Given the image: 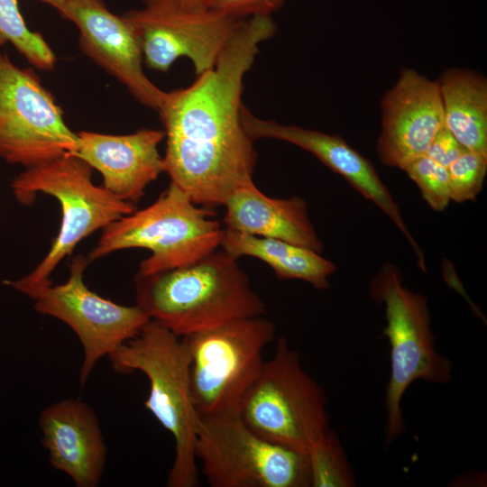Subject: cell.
<instances>
[{
	"label": "cell",
	"mask_w": 487,
	"mask_h": 487,
	"mask_svg": "<svg viewBox=\"0 0 487 487\" xmlns=\"http://www.w3.org/2000/svg\"><path fill=\"white\" fill-rule=\"evenodd\" d=\"M79 31L82 51L122 83L141 104L159 110L166 93L145 75L142 53L130 23L104 0H69L59 12Z\"/></svg>",
	"instance_id": "cell-13"
},
{
	"label": "cell",
	"mask_w": 487,
	"mask_h": 487,
	"mask_svg": "<svg viewBox=\"0 0 487 487\" xmlns=\"http://www.w3.org/2000/svg\"><path fill=\"white\" fill-rule=\"evenodd\" d=\"M465 150L444 125L434 137L425 155L447 168Z\"/></svg>",
	"instance_id": "cell-26"
},
{
	"label": "cell",
	"mask_w": 487,
	"mask_h": 487,
	"mask_svg": "<svg viewBox=\"0 0 487 487\" xmlns=\"http://www.w3.org/2000/svg\"><path fill=\"white\" fill-rule=\"evenodd\" d=\"M6 42L12 43L37 69H51L56 62L55 54L42 35L27 27L18 0H0V44Z\"/></svg>",
	"instance_id": "cell-21"
},
{
	"label": "cell",
	"mask_w": 487,
	"mask_h": 487,
	"mask_svg": "<svg viewBox=\"0 0 487 487\" xmlns=\"http://www.w3.org/2000/svg\"><path fill=\"white\" fill-rule=\"evenodd\" d=\"M239 416L263 438L307 455L332 432L324 390L283 336L245 393Z\"/></svg>",
	"instance_id": "cell-6"
},
{
	"label": "cell",
	"mask_w": 487,
	"mask_h": 487,
	"mask_svg": "<svg viewBox=\"0 0 487 487\" xmlns=\"http://www.w3.org/2000/svg\"><path fill=\"white\" fill-rule=\"evenodd\" d=\"M311 487H349L354 477L336 436L331 432L308 454Z\"/></svg>",
	"instance_id": "cell-22"
},
{
	"label": "cell",
	"mask_w": 487,
	"mask_h": 487,
	"mask_svg": "<svg viewBox=\"0 0 487 487\" xmlns=\"http://www.w3.org/2000/svg\"><path fill=\"white\" fill-rule=\"evenodd\" d=\"M53 7L58 13L64 7L69 0H38Z\"/></svg>",
	"instance_id": "cell-27"
},
{
	"label": "cell",
	"mask_w": 487,
	"mask_h": 487,
	"mask_svg": "<svg viewBox=\"0 0 487 487\" xmlns=\"http://www.w3.org/2000/svg\"><path fill=\"white\" fill-rule=\"evenodd\" d=\"M241 119L245 132L253 141L271 138L292 143L312 153L333 171L341 175L393 221L415 252L419 268L426 271L423 253L406 226L390 190L381 180L371 161L352 148L341 136L297 125L282 124L274 120H263L253 115L244 106L242 107Z\"/></svg>",
	"instance_id": "cell-15"
},
{
	"label": "cell",
	"mask_w": 487,
	"mask_h": 487,
	"mask_svg": "<svg viewBox=\"0 0 487 487\" xmlns=\"http://www.w3.org/2000/svg\"><path fill=\"white\" fill-rule=\"evenodd\" d=\"M195 450L211 487L310 486L308 455L259 436L239 414L198 415Z\"/></svg>",
	"instance_id": "cell-9"
},
{
	"label": "cell",
	"mask_w": 487,
	"mask_h": 487,
	"mask_svg": "<svg viewBox=\"0 0 487 487\" xmlns=\"http://www.w3.org/2000/svg\"><path fill=\"white\" fill-rule=\"evenodd\" d=\"M286 0H204L205 6L236 19L271 16Z\"/></svg>",
	"instance_id": "cell-25"
},
{
	"label": "cell",
	"mask_w": 487,
	"mask_h": 487,
	"mask_svg": "<svg viewBox=\"0 0 487 487\" xmlns=\"http://www.w3.org/2000/svg\"><path fill=\"white\" fill-rule=\"evenodd\" d=\"M38 426L51 465L77 487H97L107 448L94 409L85 401L63 399L42 409Z\"/></svg>",
	"instance_id": "cell-17"
},
{
	"label": "cell",
	"mask_w": 487,
	"mask_h": 487,
	"mask_svg": "<svg viewBox=\"0 0 487 487\" xmlns=\"http://www.w3.org/2000/svg\"><path fill=\"white\" fill-rule=\"evenodd\" d=\"M226 228L283 240L321 253L323 244L313 226L306 201L299 197L274 198L249 180L237 187L225 204Z\"/></svg>",
	"instance_id": "cell-18"
},
{
	"label": "cell",
	"mask_w": 487,
	"mask_h": 487,
	"mask_svg": "<svg viewBox=\"0 0 487 487\" xmlns=\"http://www.w3.org/2000/svg\"><path fill=\"white\" fill-rule=\"evenodd\" d=\"M212 208L198 206L177 185L152 205L111 223L102 231L88 262L115 251L144 248L138 275L149 276L190 264L220 246L223 228Z\"/></svg>",
	"instance_id": "cell-5"
},
{
	"label": "cell",
	"mask_w": 487,
	"mask_h": 487,
	"mask_svg": "<svg viewBox=\"0 0 487 487\" xmlns=\"http://www.w3.org/2000/svg\"><path fill=\"white\" fill-rule=\"evenodd\" d=\"M446 169L451 201L473 200L483 186L487 153L465 150Z\"/></svg>",
	"instance_id": "cell-23"
},
{
	"label": "cell",
	"mask_w": 487,
	"mask_h": 487,
	"mask_svg": "<svg viewBox=\"0 0 487 487\" xmlns=\"http://www.w3.org/2000/svg\"><path fill=\"white\" fill-rule=\"evenodd\" d=\"M179 1L190 6H205L204 0H179Z\"/></svg>",
	"instance_id": "cell-28"
},
{
	"label": "cell",
	"mask_w": 487,
	"mask_h": 487,
	"mask_svg": "<svg viewBox=\"0 0 487 487\" xmlns=\"http://www.w3.org/2000/svg\"><path fill=\"white\" fill-rule=\"evenodd\" d=\"M123 16L132 25L148 67L167 71L177 59L187 57L197 76L215 67L244 20L179 0H142L141 8Z\"/></svg>",
	"instance_id": "cell-11"
},
{
	"label": "cell",
	"mask_w": 487,
	"mask_h": 487,
	"mask_svg": "<svg viewBox=\"0 0 487 487\" xmlns=\"http://www.w3.org/2000/svg\"><path fill=\"white\" fill-rule=\"evenodd\" d=\"M276 326L262 316L233 320L182 336L190 356V385L199 416L239 414L263 364Z\"/></svg>",
	"instance_id": "cell-8"
},
{
	"label": "cell",
	"mask_w": 487,
	"mask_h": 487,
	"mask_svg": "<svg viewBox=\"0 0 487 487\" xmlns=\"http://www.w3.org/2000/svg\"><path fill=\"white\" fill-rule=\"evenodd\" d=\"M444 125L469 151L487 153V80L466 69H446L436 80Z\"/></svg>",
	"instance_id": "cell-19"
},
{
	"label": "cell",
	"mask_w": 487,
	"mask_h": 487,
	"mask_svg": "<svg viewBox=\"0 0 487 487\" xmlns=\"http://www.w3.org/2000/svg\"><path fill=\"white\" fill-rule=\"evenodd\" d=\"M419 188L424 200L436 210H444L450 203L447 169L427 156L421 155L402 169Z\"/></svg>",
	"instance_id": "cell-24"
},
{
	"label": "cell",
	"mask_w": 487,
	"mask_h": 487,
	"mask_svg": "<svg viewBox=\"0 0 487 487\" xmlns=\"http://www.w3.org/2000/svg\"><path fill=\"white\" fill-rule=\"evenodd\" d=\"M92 170L79 158L66 155L28 168L11 181V189L19 203L30 205L37 193H44L57 198L62 215L60 231L44 259L27 275L4 280V284L26 296L51 284V272L81 240L135 211L134 204L95 185Z\"/></svg>",
	"instance_id": "cell-4"
},
{
	"label": "cell",
	"mask_w": 487,
	"mask_h": 487,
	"mask_svg": "<svg viewBox=\"0 0 487 487\" xmlns=\"http://www.w3.org/2000/svg\"><path fill=\"white\" fill-rule=\"evenodd\" d=\"M381 126L377 142L381 161L400 170L424 155L444 127L436 80L413 69H403L381 99Z\"/></svg>",
	"instance_id": "cell-14"
},
{
	"label": "cell",
	"mask_w": 487,
	"mask_h": 487,
	"mask_svg": "<svg viewBox=\"0 0 487 487\" xmlns=\"http://www.w3.org/2000/svg\"><path fill=\"white\" fill-rule=\"evenodd\" d=\"M371 295L385 306L383 335L391 348L385 431L390 445L405 432L400 404L408 388L417 380L448 383L452 363L436 350L426 298L402 285L396 267L386 264L381 269L372 281Z\"/></svg>",
	"instance_id": "cell-7"
},
{
	"label": "cell",
	"mask_w": 487,
	"mask_h": 487,
	"mask_svg": "<svg viewBox=\"0 0 487 487\" xmlns=\"http://www.w3.org/2000/svg\"><path fill=\"white\" fill-rule=\"evenodd\" d=\"M112 369L143 373L150 384L144 407L173 436L175 458L169 487L198 485L196 423L190 385V356L183 337L150 319L138 335L108 354Z\"/></svg>",
	"instance_id": "cell-3"
},
{
	"label": "cell",
	"mask_w": 487,
	"mask_h": 487,
	"mask_svg": "<svg viewBox=\"0 0 487 487\" xmlns=\"http://www.w3.org/2000/svg\"><path fill=\"white\" fill-rule=\"evenodd\" d=\"M78 141L37 74L0 52V157L32 168L71 155Z\"/></svg>",
	"instance_id": "cell-10"
},
{
	"label": "cell",
	"mask_w": 487,
	"mask_h": 487,
	"mask_svg": "<svg viewBox=\"0 0 487 487\" xmlns=\"http://www.w3.org/2000/svg\"><path fill=\"white\" fill-rule=\"evenodd\" d=\"M221 248L235 258L251 256L268 264L279 279L300 280L326 289L336 267L308 248L283 240L262 237L230 228L223 229Z\"/></svg>",
	"instance_id": "cell-20"
},
{
	"label": "cell",
	"mask_w": 487,
	"mask_h": 487,
	"mask_svg": "<svg viewBox=\"0 0 487 487\" xmlns=\"http://www.w3.org/2000/svg\"><path fill=\"white\" fill-rule=\"evenodd\" d=\"M88 262L87 258L77 256L66 282L42 286L28 296L38 313L60 319L78 337L84 353L81 386L101 358L138 335L151 319L137 305H120L90 290L83 279Z\"/></svg>",
	"instance_id": "cell-12"
},
{
	"label": "cell",
	"mask_w": 487,
	"mask_h": 487,
	"mask_svg": "<svg viewBox=\"0 0 487 487\" xmlns=\"http://www.w3.org/2000/svg\"><path fill=\"white\" fill-rule=\"evenodd\" d=\"M134 283L136 305L181 337L266 312L237 258L223 249L185 266L136 274Z\"/></svg>",
	"instance_id": "cell-2"
},
{
	"label": "cell",
	"mask_w": 487,
	"mask_h": 487,
	"mask_svg": "<svg viewBox=\"0 0 487 487\" xmlns=\"http://www.w3.org/2000/svg\"><path fill=\"white\" fill-rule=\"evenodd\" d=\"M78 137L71 155L97 170L102 186L122 200L137 203L146 187L164 172L158 150L163 131L142 129L123 135L81 131Z\"/></svg>",
	"instance_id": "cell-16"
},
{
	"label": "cell",
	"mask_w": 487,
	"mask_h": 487,
	"mask_svg": "<svg viewBox=\"0 0 487 487\" xmlns=\"http://www.w3.org/2000/svg\"><path fill=\"white\" fill-rule=\"evenodd\" d=\"M276 32L271 16L241 22L215 67L189 87L167 92L158 110L164 125V172L198 206H223L253 180L257 154L241 119L244 78L259 45Z\"/></svg>",
	"instance_id": "cell-1"
}]
</instances>
